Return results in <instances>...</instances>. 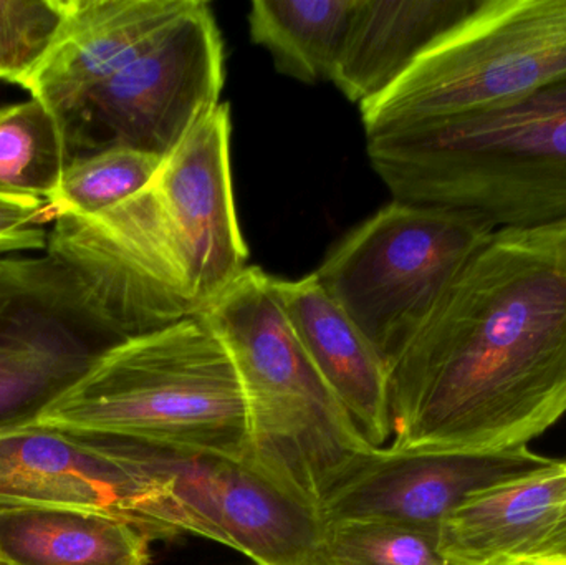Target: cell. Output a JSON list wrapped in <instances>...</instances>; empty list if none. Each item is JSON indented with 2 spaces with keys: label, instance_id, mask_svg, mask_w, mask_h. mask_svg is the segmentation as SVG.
<instances>
[{
  "label": "cell",
  "instance_id": "cell-1",
  "mask_svg": "<svg viewBox=\"0 0 566 565\" xmlns=\"http://www.w3.org/2000/svg\"><path fill=\"white\" fill-rule=\"evenodd\" d=\"M395 450L528 448L566 415V226L495 229L389 365Z\"/></svg>",
  "mask_w": 566,
  "mask_h": 565
},
{
  "label": "cell",
  "instance_id": "cell-2",
  "mask_svg": "<svg viewBox=\"0 0 566 565\" xmlns=\"http://www.w3.org/2000/svg\"><path fill=\"white\" fill-rule=\"evenodd\" d=\"M366 151L395 201L494 229L566 226V75L489 112L371 136Z\"/></svg>",
  "mask_w": 566,
  "mask_h": 565
},
{
  "label": "cell",
  "instance_id": "cell-3",
  "mask_svg": "<svg viewBox=\"0 0 566 565\" xmlns=\"http://www.w3.org/2000/svg\"><path fill=\"white\" fill-rule=\"evenodd\" d=\"M35 425L251 460L241 378L201 315L103 352Z\"/></svg>",
  "mask_w": 566,
  "mask_h": 565
},
{
  "label": "cell",
  "instance_id": "cell-4",
  "mask_svg": "<svg viewBox=\"0 0 566 565\" xmlns=\"http://www.w3.org/2000/svg\"><path fill=\"white\" fill-rule=\"evenodd\" d=\"M199 315L241 378L251 460L319 508L329 488L373 447L310 360L274 278L248 268Z\"/></svg>",
  "mask_w": 566,
  "mask_h": 565
},
{
  "label": "cell",
  "instance_id": "cell-5",
  "mask_svg": "<svg viewBox=\"0 0 566 565\" xmlns=\"http://www.w3.org/2000/svg\"><path fill=\"white\" fill-rule=\"evenodd\" d=\"M136 481V526L149 540L214 541L255 565H332L319 510L252 460L123 441Z\"/></svg>",
  "mask_w": 566,
  "mask_h": 565
},
{
  "label": "cell",
  "instance_id": "cell-6",
  "mask_svg": "<svg viewBox=\"0 0 566 565\" xmlns=\"http://www.w3.org/2000/svg\"><path fill=\"white\" fill-rule=\"evenodd\" d=\"M566 75V0H484L361 108L366 138L489 112Z\"/></svg>",
  "mask_w": 566,
  "mask_h": 565
},
{
  "label": "cell",
  "instance_id": "cell-7",
  "mask_svg": "<svg viewBox=\"0 0 566 565\" xmlns=\"http://www.w3.org/2000/svg\"><path fill=\"white\" fill-rule=\"evenodd\" d=\"M494 231L471 212L392 201L315 275L389 370Z\"/></svg>",
  "mask_w": 566,
  "mask_h": 565
},
{
  "label": "cell",
  "instance_id": "cell-8",
  "mask_svg": "<svg viewBox=\"0 0 566 565\" xmlns=\"http://www.w3.org/2000/svg\"><path fill=\"white\" fill-rule=\"evenodd\" d=\"M126 342L62 262L9 261L0 284V431L35 425L99 354Z\"/></svg>",
  "mask_w": 566,
  "mask_h": 565
},
{
  "label": "cell",
  "instance_id": "cell-9",
  "mask_svg": "<svg viewBox=\"0 0 566 565\" xmlns=\"http://www.w3.org/2000/svg\"><path fill=\"white\" fill-rule=\"evenodd\" d=\"M222 85L221 33L211 7L195 0L88 96L70 129V146L132 148L166 158L221 103Z\"/></svg>",
  "mask_w": 566,
  "mask_h": 565
},
{
  "label": "cell",
  "instance_id": "cell-10",
  "mask_svg": "<svg viewBox=\"0 0 566 565\" xmlns=\"http://www.w3.org/2000/svg\"><path fill=\"white\" fill-rule=\"evenodd\" d=\"M554 461L531 448L497 453H415L373 448L323 496L326 526L391 523L441 531L479 491L541 470Z\"/></svg>",
  "mask_w": 566,
  "mask_h": 565
},
{
  "label": "cell",
  "instance_id": "cell-11",
  "mask_svg": "<svg viewBox=\"0 0 566 565\" xmlns=\"http://www.w3.org/2000/svg\"><path fill=\"white\" fill-rule=\"evenodd\" d=\"M153 188L171 222L199 314L248 269L231 175V112L219 103L163 159Z\"/></svg>",
  "mask_w": 566,
  "mask_h": 565
},
{
  "label": "cell",
  "instance_id": "cell-12",
  "mask_svg": "<svg viewBox=\"0 0 566 565\" xmlns=\"http://www.w3.org/2000/svg\"><path fill=\"white\" fill-rule=\"evenodd\" d=\"M122 441L29 425L0 431V508H73L136 526Z\"/></svg>",
  "mask_w": 566,
  "mask_h": 565
},
{
  "label": "cell",
  "instance_id": "cell-13",
  "mask_svg": "<svg viewBox=\"0 0 566 565\" xmlns=\"http://www.w3.org/2000/svg\"><path fill=\"white\" fill-rule=\"evenodd\" d=\"M192 3L195 0H66L62 30L22 88L56 113L70 135L88 96L142 55Z\"/></svg>",
  "mask_w": 566,
  "mask_h": 565
},
{
  "label": "cell",
  "instance_id": "cell-14",
  "mask_svg": "<svg viewBox=\"0 0 566 565\" xmlns=\"http://www.w3.org/2000/svg\"><path fill=\"white\" fill-rule=\"evenodd\" d=\"M279 299L310 360L373 448L392 437L389 370L315 272L274 279Z\"/></svg>",
  "mask_w": 566,
  "mask_h": 565
},
{
  "label": "cell",
  "instance_id": "cell-15",
  "mask_svg": "<svg viewBox=\"0 0 566 565\" xmlns=\"http://www.w3.org/2000/svg\"><path fill=\"white\" fill-rule=\"evenodd\" d=\"M484 0H358L332 82L359 106L388 92Z\"/></svg>",
  "mask_w": 566,
  "mask_h": 565
},
{
  "label": "cell",
  "instance_id": "cell-16",
  "mask_svg": "<svg viewBox=\"0 0 566 565\" xmlns=\"http://www.w3.org/2000/svg\"><path fill=\"white\" fill-rule=\"evenodd\" d=\"M566 460L479 491L441 526L446 556L462 565H512L560 520Z\"/></svg>",
  "mask_w": 566,
  "mask_h": 565
},
{
  "label": "cell",
  "instance_id": "cell-17",
  "mask_svg": "<svg viewBox=\"0 0 566 565\" xmlns=\"http://www.w3.org/2000/svg\"><path fill=\"white\" fill-rule=\"evenodd\" d=\"M149 541L113 514L0 508V565H148Z\"/></svg>",
  "mask_w": 566,
  "mask_h": 565
},
{
  "label": "cell",
  "instance_id": "cell-18",
  "mask_svg": "<svg viewBox=\"0 0 566 565\" xmlns=\"http://www.w3.org/2000/svg\"><path fill=\"white\" fill-rule=\"evenodd\" d=\"M358 0H255L249 27L281 73L313 83L332 80Z\"/></svg>",
  "mask_w": 566,
  "mask_h": 565
},
{
  "label": "cell",
  "instance_id": "cell-19",
  "mask_svg": "<svg viewBox=\"0 0 566 565\" xmlns=\"http://www.w3.org/2000/svg\"><path fill=\"white\" fill-rule=\"evenodd\" d=\"M65 123L39 100L0 108V195L49 202L70 159Z\"/></svg>",
  "mask_w": 566,
  "mask_h": 565
},
{
  "label": "cell",
  "instance_id": "cell-20",
  "mask_svg": "<svg viewBox=\"0 0 566 565\" xmlns=\"http://www.w3.org/2000/svg\"><path fill=\"white\" fill-rule=\"evenodd\" d=\"M163 159L132 148H106L72 158L59 189L46 202L49 211L53 218L105 215L148 188Z\"/></svg>",
  "mask_w": 566,
  "mask_h": 565
},
{
  "label": "cell",
  "instance_id": "cell-21",
  "mask_svg": "<svg viewBox=\"0 0 566 565\" xmlns=\"http://www.w3.org/2000/svg\"><path fill=\"white\" fill-rule=\"evenodd\" d=\"M332 565H462L446 556L441 531L391 523L326 526Z\"/></svg>",
  "mask_w": 566,
  "mask_h": 565
},
{
  "label": "cell",
  "instance_id": "cell-22",
  "mask_svg": "<svg viewBox=\"0 0 566 565\" xmlns=\"http://www.w3.org/2000/svg\"><path fill=\"white\" fill-rule=\"evenodd\" d=\"M66 0H0V80L22 86L52 49Z\"/></svg>",
  "mask_w": 566,
  "mask_h": 565
},
{
  "label": "cell",
  "instance_id": "cell-23",
  "mask_svg": "<svg viewBox=\"0 0 566 565\" xmlns=\"http://www.w3.org/2000/svg\"><path fill=\"white\" fill-rule=\"evenodd\" d=\"M45 212H50L49 206L40 199L0 195V254L46 249Z\"/></svg>",
  "mask_w": 566,
  "mask_h": 565
},
{
  "label": "cell",
  "instance_id": "cell-24",
  "mask_svg": "<svg viewBox=\"0 0 566 565\" xmlns=\"http://www.w3.org/2000/svg\"><path fill=\"white\" fill-rule=\"evenodd\" d=\"M521 563L566 565V500L560 520L555 524L554 530L534 550L528 551L522 559L512 565Z\"/></svg>",
  "mask_w": 566,
  "mask_h": 565
},
{
  "label": "cell",
  "instance_id": "cell-25",
  "mask_svg": "<svg viewBox=\"0 0 566 565\" xmlns=\"http://www.w3.org/2000/svg\"><path fill=\"white\" fill-rule=\"evenodd\" d=\"M7 259H0V284H2L3 275H6Z\"/></svg>",
  "mask_w": 566,
  "mask_h": 565
},
{
  "label": "cell",
  "instance_id": "cell-26",
  "mask_svg": "<svg viewBox=\"0 0 566 565\" xmlns=\"http://www.w3.org/2000/svg\"><path fill=\"white\" fill-rule=\"evenodd\" d=\"M515 565H547V564H537V563H521Z\"/></svg>",
  "mask_w": 566,
  "mask_h": 565
}]
</instances>
